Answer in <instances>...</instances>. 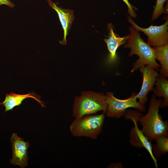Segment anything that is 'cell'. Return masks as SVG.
<instances>
[{"label": "cell", "mask_w": 168, "mask_h": 168, "mask_svg": "<svg viewBox=\"0 0 168 168\" xmlns=\"http://www.w3.org/2000/svg\"><path fill=\"white\" fill-rule=\"evenodd\" d=\"M162 102V100L153 95L147 113L138 120L142 127V131L150 142L160 136H168L167 120L163 121L159 112Z\"/></svg>", "instance_id": "cell-1"}, {"label": "cell", "mask_w": 168, "mask_h": 168, "mask_svg": "<svg viewBox=\"0 0 168 168\" xmlns=\"http://www.w3.org/2000/svg\"><path fill=\"white\" fill-rule=\"evenodd\" d=\"M107 107L106 96L103 93L84 91L74 99L72 115L78 118L100 111L105 113Z\"/></svg>", "instance_id": "cell-3"}, {"label": "cell", "mask_w": 168, "mask_h": 168, "mask_svg": "<svg viewBox=\"0 0 168 168\" xmlns=\"http://www.w3.org/2000/svg\"><path fill=\"white\" fill-rule=\"evenodd\" d=\"M12 157L10 161L14 165H18L24 168L28 165L27 150L30 146L28 142H25L23 138L18 137L16 133H13L11 138Z\"/></svg>", "instance_id": "cell-8"}, {"label": "cell", "mask_w": 168, "mask_h": 168, "mask_svg": "<svg viewBox=\"0 0 168 168\" xmlns=\"http://www.w3.org/2000/svg\"><path fill=\"white\" fill-rule=\"evenodd\" d=\"M155 140L156 143L152 145V149L153 155L156 158L166 154L168 152V136H160Z\"/></svg>", "instance_id": "cell-15"}, {"label": "cell", "mask_w": 168, "mask_h": 168, "mask_svg": "<svg viewBox=\"0 0 168 168\" xmlns=\"http://www.w3.org/2000/svg\"><path fill=\"white\" fill-rule=\"evenodd\" d=\"M124 115L126 119L131 120L134 124V126L132 128L130 133V143L137 148H145L153 161L156 168H157V160L153 155L151 142L144 135L142 130L139 129L138 125V119L142 114L139 110H128L126 111Z\"/></svg>", "instance_id": "cell-6"}, {"label": "cell", "mask_w": 168, "mask_h": 168, "mask_svg": "<svg viewBox=\"0 0 168 168\" xmlns=\"http://www.w3.org/2000/svg\"><path fill=\"white\" fill-rule=\"evenodd\" d=\"M105 113L103 112L100 114L86 115L75 118L69 127L71 134L77 137L96 139L102 131Z\"/></svg>", "instance_id": "cell-4"}, {"label": "cell", "mask_w": 168, "mask_h": 168, "mask_svg": "<svg viewBox=\"0 0 168 168\" xmlns=\"http://www.w3.org/2000/svg\"><path fill=\"white\" fill-rule=\"evenodd\" d=\"M109 29V34L107 37L108 38L104 39L106 44L107 49L109 52L107 62L110 65L115 63L117 60L116 51L121 45L125 43L129 37V34L120 37L116 34L114 31L112 25L109 23L107 25Z\"/></svg>", "instance_id": "cell-10"}, {"label": "cell", "mask_w": 168, "mask_h": 168, "mask_svg": "<svg viewBox=\"0 0 168 168\" xmlns=\"http://www.w3.org/2000/svg\"><path fill=\"white\" fill-rule=\"evenodd\" d=\"M28 98L34 99L40 104L42 107H45L44 103L40 100V96L33 92L24 95L18 94L11 92L10 94H6L5 100L0 104L5 108V112H6L12 110L16 106L21 105L22 101Z\"/></svg>", "instance_id": "cell-12"}, {"label": "cell", "mask_w": 168, "mask_h": 168, "mask_svg": "<svg viewBox=\"0 0 168 168\" xmlns=\"http://www.w3.org/2000/svg\"><path fill=\"white\" fill-rule=\"evenodd\" d=\"M129 30L130 34L129 37L127 41V44L124 47L130 49L129 56L136 54L139 57L133 65L131 72L145 65L149 66L158 70L161 65L156 61L153 48L143 40L138 31L133 27H130Z\"/></svg>", "instance_id": "cell-2"}, {"label": "cell", "mask_w": 168, "mask_h": 168, "mask_svg": "<svg viewBox=\"0 0 168 168\" xmlns=\"http://www.w3.org/2000/svg\"><path fill=\"white\" fill-rule=\"evenodd\" d=\"M155 58L160 62L161 68L160 73L168 76V44L153 48Z\"/></svg>", "instance_id": "cell-14"}, {"label": "cell", "mask_w": 168, "mask_h": 168, "mask_svg": "<svg viewBox=\"0 0 168 168\" xmlns=\"http://www.w3.org/2000/svg\"><path fill=\"white\" fill-rule=\"evenodd\" d=\"M122 0L127 5L128 7V12L130 16L132 17H136L137 15L133 9L137 10V8L131 5L128 0Z\"/></svg>", "instance_id": "cell-17"}, {"label": "cell", "mask_w": 168, "mask_h": 168, "mask_svg": "<svg viewBox=\"0 0 168 168\" xmlns=\"http://www.w3.org/2000/svg\"><path fill=\"white\" fill-rule=\"evenodd\" d=\"M127 17L132 27L138 31L143 32L147 36L148 44L150 46L157 47L168 44V21L161 26L151 25L145 28L138 26L129 16H127Z\"/></svg>", "instance_id": "cell-7"}, {"label": "cell", "mask_w": 168, "mask_h": 168, "mask_svg": "<svg viewBox=\"0 0 168 168\" xmlns=\"http://www.w3.org/2000/svg\"><path fill=\"white\" fill-rule=\"evenodd\" d=\"M49 6L57 12L64 31V37L59 41L60 43L66 44V36L72 22L74 20V12L70 9H65L59 7L50 0H47Z\"/></svg>", "instance_id": "cell-11"}, {"label": "cell", "mask_w": 168, "mask_h": 168, "mask_svg": "<svg viewBox=\"0 0 168 168\" xmlns=\"http://www.w3.org/2000/svg\"><path fill=\"white\" fill-rule=\"evenodd\" d=\"M139 69L142 76V83L140 90L135 97L139 103L144 105L147 100L148 92L153 89L158 74L156 69L148 65L142 66Z\"/></svg>", "instance_id": "cell-9"}, {"label": "cell", "mask_w": 168, "mask_h": 168, "mask_svg": "<svg viewBox=\"0 0 168 168\" xmlns=\"http://www.w3.org/2000/svg\"><path fill=\"white\" fill-rule=\"evenodd\" d=\"M135 93L132 94L129 98L124 100L115 98L113 93L108 92L106 96L107 104L106 115L109 117L119 118L124 115L127 109L133 108L144 112L145 110L144 105L137 101Z\"/></svg>", "instance_id": "cell-5"}, {"label": "cell", "mask_w": 168, "mask_h": 168, "mask_svg": "<svg viewBox=\"0 0 168 168\" xmlns=\"http://www.w3.org/2000/svg\"><path fill=\"white\" fill-rule=\"evenodd\" d=\"M2 4L7 5L11 8L14 6V4L10 0H0V6Z\"/></svg>", "instance_id": "cell-18"}, {"label": "cell", "mask_w": 168, "mask_h": 168, "mask_svg": "<svg viewBox=\"0 0 168 168\" xmlns=\"http://www.w3.org/2000/svg\"><path fill=\"white\" fill-rule=\"evenodd\" d=\"M156 82V88L152 90L154 95L163 97L164 99L162 100L161 107H166L168 105V81L167 77L160 73Z\"/></svg>", "instance_id": "cell-13"}, {"label": "cell", "mask_w": 168, "mask_h": 168, "mask_svg": "<svg viewBox=\"0 0 168 168\" xmlns=\"http://www.w3.org/2000/svg\"><path fill=\"white\" fill-rule=\"evenodd\" d=\"M167 0H156V5L152 14V20L153 21L157 18L164 12V5Z\"/></svg>", "instance_id": "cell-16"}]
</instances>
